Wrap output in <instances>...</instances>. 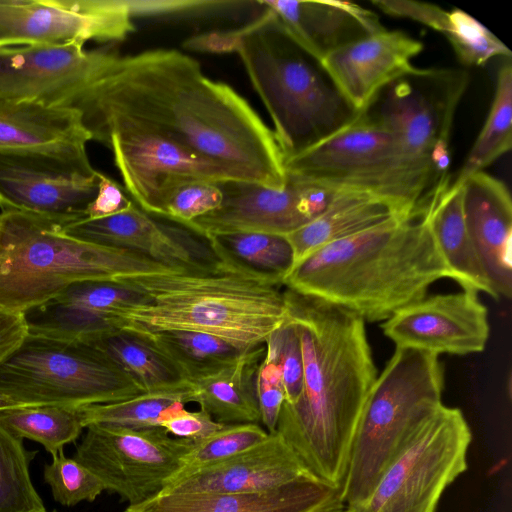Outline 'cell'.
<instances>
[{
  "label": "cell",
  "mask_w": 512,
  "mask_h": 512,
  "mask_svg": "<svg viewBox=\"0 0 512 512\" xmlns=\"http://www.w3.org/2000/svg\"><path fill=\"white\" fill-rule=\"evenodd\" d=\"M73 108L84 126L128 122L222 166L236 180L273 189L287 184L272 129L238 92L208 78L197 60L178 50L119 56Z\"/></svg>",
  "instance_id": "1"
},
{
  "label": "cell",
  "mask_w": 512,
  "mask_h": 512,
  "mask_svg": "<svg viewBox=\"0 0 512 512\" xmlns=\"http://www.w3.org/2000/svg\"><path fill=\"white\" fill-rule=\"evenodd\" d=\"M303 358L302 390L283 403L276 433L315 477L342 489L366 398L378 375L356 313L284 287Z\"/></svg>",
  "instance_id": "2"
},
{
  "label": "cell",
  "mask_w": 512,
  "mask_h": 512,
  "mask_svg": "<svg viewBox=\"0 0 512 512\" xmlns=\"http://www.w3.org/2000/svg\"><path fill=\"white\" fill-rule=\"evenodd\" d=\"M442 279L455 281L419 210L318 248L283 286L383 322Z\"/></svg>",
  "instance_id": "3"
},
{
  "label": "cell",
  "mask_w": 512,
  "mask_h": 512,
  "mask_svg": "<svg viewBox=\"0 0 512 512\" xmlns=\"http://www.w3.org/2000/svg\"><path fill=\"white\" fill-rule=\"evenodd\" d=\"M212 251L216 258L207 264L117 279L141 300L113 314L115 327L193 330L247 347L265 344L287 319L283 283Z\"/></svg>",
  "instance_id": "4"
},
{
  "label": "cell",
  "mask_w": 512,
  "mask_h": 512,
  "mask_svg": "<svg viewBox=\"0 0 512 512\" xmlns=\"http://www.w3.org/2000/svg\"><path fill=\"white\" fill-rule=\"evenodd\" d=\"M186 46L238 53L271 117L285 163L360 113L336 88L321 62L299 47L265 9L260 18L243 28L201 34L189 39Z\"/></svg>",
  "instance_id": "5"
},
{
  "label": "cell",
  "mask_w": 512,
  "mask_h": 512,
  "mask_svg": "<svg viewBox=\"0 0 512 512\" xmlns=\"http://www.w3.org/2000/svg\"><path fill=\"white\" fill-rule=\"evenodd\" d=\"M175 270L128 249L69 236L42 218L0 213V308L10 312L23 314L79 282Z\"/></svg>",
  "instance_id": "6"
},
{
  "label": "cell",
  "mask_w": 512,
  "mask_h": 512,
  "mask_svg": "<svg viewBox=\"0 0 512 512\" xmlns=\"http://www.w3.org/2000/svg\"><path fill=\"white\" fill-rule=\"evenodd\" d=\"M444 370L439 356L396 347L377 375L354 434L341 499L364 503L415 428L440 405Z\"/></svg>",
  "instance_id": "7"
},
{
  "label": "cell",
  "mask_w": 512,
  "mask_h": 512,
  "mask_svg": "<svg viewBox=\"0 0 512 512\" xmlns=\"http://www.w3.org/2000/svg\"><path fill=\"white\" fill-rule=\"evenodd\" d=\"M469 75L459 69H416L393 81L366 109L394 136L410 201L426 203L448 184L449 138Z\"/></svg>",
  "instance_id": "8"
},
{
  "label": "cell",
  "mask_w": 512,
  "mask_h": 512,
  "mask_svg": "<svg viewBox=\"0 0 512 512\" xmlns=\"http://www.w3.org/2000/svg\"><path fill=\"white\" fill-rule=\"evenodd\" d=\"M141 388L89 344L27 335L0 365V396L22 406L83 407Z\"/></svg>",
  "instance_id": "9"
},
{
  "label": "cell",
  "mask_w": 512,
  "mask_h": 512,
  "mask_svg": "<svg viewBox=\"0 0 512 512\" xmlns=\"http://www.w3.org/2000/svg\"><path fill=\"white\" fill-rule=\"evenodd\" d=\"M471 441L462 411L440 405L415 428L369 498L348 512H435L445 489L467 470Z\"/></svg>",
  "instance_id": "10"
},
{
  "label": "cell",
  "mask_w": 512,
  "mask_h": 512,
  "mask_svg": "<svg viewBox=\"0 0 512 512\" xmlns=\"http://www.w3.org/2000/svg\"><path fill=\"white\" fill-rule=\"evenodd\" d=\"M288 179L331 191L371 193L411 214L393 134L367 110L285 163Z\"/></svg>",
  "instance_id": "11"
},
{
  "label": "cell",
  "mask_w": 512,
  "mask_h": 512,
  "mask_svg": "<svg viewBox=\"0 0 512 512\" xmlns=\"http://www.w3.org/2000/svg\"><path fill=\"white\" fill-rule=\"evenodd\" d=\"M99 176L86 148L0 151L1 213L35 216L61 227L84 219Z\"/></svg>",
  "instance_id": "12"
},
{
  "label": "cell",
  "mask_w": 512,
  "mask_h": 512,
  "mask_svg": "<svg viewBox=\"0 0 512 512\" xmlns=\"http://www.w3.org/2000/svg\"><path fill=\"white\" fill-rule=\"evenodd\" d=\"M86 429L74 459L89 469L105 490L118 494L128 506L160 494L195 444L171 436L161 427Z\"/></svg>",
  "instance_id": "13"
},
{
  "label": "cell",
  "mask_w": 512,
  "mask_h": 512,
  "mask_svg": "<svg viewBox=\"0 0 512 512\" xmlns=\"http://www.w3.org/2000/svg\"><path fill=\"white\" fill-rule=\"evenodd\" d=\"M85 128L111 150L125 190L148 214L161 217L168 193L184 180H236L222 166L128 122L105 119Z\"/></svg>",
  "instance_id": "14"
},
{
  "label": "cell",
  "mask_w": 512,
  "mask_h": 512,
  "mask_svg": "<svg viewBox=\"0 0 512 512\" xmlns=\"http://www.w3.org/2000/svg\"><path fill=\"white\" fill-rule=\"evenodd\" d=\"M84 45L0 47V98L73 108L119 58L111 48Z\"/></svg>",
  "instance_id": "15"
},
{
  "label": "cell",
  "mask_w": 512,
  "mask_h": 512,
  "mask_svg": "<svg viewBox=\"0 0 512 512\" xmlns=\"http://www.w3.org/2000/svg\"><path fill=\"white\" fill-rule=\"evenodd\" d=\"M134 31L126 0H0V47L120 42Z\"/></svg>",
  "instance_id": "16"
},
{
  "label": "cell",
  "mask_w": 512,
  "mask_h": 512,
  "mask_svg": "<svg viewBox=\"0 0 512 512\" xmlns=\"http://www.w3.org/2000/svg\"><path fill=\"white\" fill-rule=\"evenodd\" d=\"M221 205L184 228L209 239L233 233H264L286 236L318 217L334 192L287 178L284 189L226 180L217 183Z\"/></svg>",
  "instance_id": "17"
},
{
  "label": "cell",
  "mask_w": 512,
  "mask_h": 512,
  "mask_svg": "<svg viewBox=\"0 0 512 512\" xmlns=\"http://www.w3.org/2000/svg\"><path fill=\"white\" fill-rule=\"evenodd\" d=\"M475 290L425 296L382 322L396 347L452 355L484 351L490 335L488 311Z\"/></svg>",
  "instance_id": "18"
},
{
  "label": "cell",
  "mask_w": 512,
  "mask_h": 512,
  "mask_svg": "<svg viewBox=\"0 0 512 512\" xmlns=\"http://www.w3.org/2000/svg\"><path fill=\"white\" fill-rule=\"evenodd\" d=\"M65 234L87 242L128 249L172 268L212 262L216 256L196 234L153 219L135 203L125 211L100 219H81L61 227Z\"/></svg>",
  "instance_id": "19"
},
{
  "label": "cell",
  "mask_w": 512,
  "mask_h": 512,
  "mask_svg": "<svg viewBox=\"0 0 512 512\" xmlns=\"http://www.w3.org/2000/svg\"><path fill=\"white\" fill-rule=\"evenodd\" d=\"M423 44L401 31L384 29L327 55L321 65L348 103L365 111L380 91L413 72Z\"/></svg>",
  "instance_id": "20"
},
{
  "label": "cell",
  "mask_w": 512,
  "mask_h": 512,
  "mask_svg": "<svg viewBox=\"0 0 512 512\" xmlns=\"http://www.w3.org/2000/svg\"><path fill=\"white\" fill-rule=\"evenodd\" d=\"M313 477L274 432L245 452L168 483L160 494L263 492Z\"/></svg>",
  "instance_id": "21"
},
{
  "label": "cell",
  "mask_w": 512,
  "mask_h": 512,
  "mask_svg": "<svg viewBox=\"0 0 512 512\" xmlns=\"http://www.w3.org/2000/svg\"><path fill=\"white\" fill-rule=\"evenodd\" d=\"M299 47L321 62L335 50L384 30L371 10L350 1H258Z\"/></svg>",
  "instance_id": "22"
},
{
  "label": "cell",
  "mask_w": 512,
  "mask_h": 512,
  "mask_svg": "<svg viewBox=\"0 0 512 512\" xmlns=\"http://www.w3.org/2000/svg\"><path fill=\"white\" fill-rule=\"evenodd\" d=\"M464 219L473 247L500 296L512 295V202L506 185L484 171L462 184Z\"/></svg>",
  "instance_id": "23"
},
{
  "label": "cell",
  "mask_w": 512,
  "mask_h": 512,
  "mask_svg": "<svg viewBox=\"0 0 512 512\" xmlns=\"http://www.w3.org/2000/svg\"><path fill=\"white\" fill-rule=\"evenodd\" d=\"M341 493L313 477L263 492L159 494L125 512H319L343 503Z\"/></svg>",
  "instance_id": "24"
},
{
  "label": "cell",
  "mask_w": 512,
  "mask_h": 512,
  "mask_svg": "<svg viewBox=\"0 0 512 512\" xmlns=\"http://www.w3.org/2000/svg\"><path fill=\"white\" fill-rule=\"evenodd\" d=\"M91 140L76 109L0 98V151L55 152Z\"/></svg>",
  "instance_id": "25"
},
{
  "label": "cell",
  "mask_w": 512,
  "mask_h": 512,
  "mask_svg": "<svg viewBox=\"0 0 512 512\" xmlns=\"http://www.w3.org/2000/svg\"><path fill=\"white\" fill-rule=\"evenodd\" d=\"M413 214L371 193L334 191L330 203L318 217L285 236L293 250V267L322 246Z\"/></svg>",
  "instance_id": "26"
},
{
  "label": "cell",
  "mask_w": 512,
  "mask_h": 512,
  "mask_svg": "<svg viewBox=\"0 0 512 512\" xmlns=\"http://www.w3.org/2000/svg\"><path fill=\"white\" fill-rule=\"evenodd\" d=\"M450 183L433 193L426 205L421 208L422 217L452 271L455 282L462 289L484 292L494 299H499L467 231L462 205V186L451 187Z\"/></svg>",
  "instance_id": "27"
},
{
  "label": "cell",
  "mask_w": 512,
  "mask_h": 512,
  "mask_svg": "<svg viewBox=\"0 0 512 512\" xmlns=\"http://www.w3.org/2000/svg\"><path fill=\"white\" fill-rule=\"evenodd\" d=\"M265 344L251 348L216 372L190 382L192 402L222 424L259 423L256 377Z\"/></svg>",
  "instance_id": "28"
},
{
  "label": "cell",
  "mask_w": 512,
  "mask_h": 512,
  "mask_svg": "<svg viewBox=\"0 0 512 512\" xmlns=\"http://www.w3.org/2000/svg\"><path fill=\"white\" fill-rule=\"evenodd\" d=\"M137 334L160 352L189 383L218 371L253 348L193 330H161Z\"/></svg>",
  "instance_id": "29"
},
{
  "label": "cell",
  "mask_w": 512,
  "mask_h": 512,
  "mask_svg": "<svg viewBox=\"0 0 512 512\" xmlns=\"http://www.w3.org/2000/svg\"><path fill=\"white\" fill-rule=\"evenodd\" d=\"M86 344L128 375L143 392L187 383L174 366L137 333L117 328Z\"/></svg>",
  "instance_id": "30"
},
{
  "label": "cell",
  "mask_w": 512,
  "mask_h": 512,
  "mask_svg": "<svg viewBox=\"0 0 512 512\" xmlns=\"http://www.w3.org/2000/svg\"><path fill=\"white\" fill-rule=\"evenodd\" d=\"M192 395V386L187 382L168 389L142 392L117 402L79 407V412L84 428H159L161 414L176 402H192Z\"/></svg>",
  "instance_id": "31"
},
{
  "label": "cell",
  "mask_w": 512,
  "mask_h": 512,
  "mask_svg": "<svg viewBox=\"0 0 512 512\" xmlns=\"http://www.w3.org/2000/svg\"><path fill=\"white\" fill-rule=\"evenodd\" d=\"M512 146V64L500 67L494 99L487 119L451 187H461L474 173L493 163Z\"/></svg>",
  "instance_id": "32"
},
{
  "label": "cell",
  "mask_w": 512,
  "mask_h": 512,
  "mask_svg": "<svg viewBox=\"0 0 512 512\" xmlns=\"http://www.w3.org/2000/svg\"><path fill=\"white\" fill-rule=\"evenodd\" d=\"M0 423L14 435L42 444L52 455L76 440L84 428L79 407L55 405L2 410Z\"/></svg>",
  "instance_id": "33"
},
{
  "label": "cell",
  "mask_w": 512,
  "mask_h": 512,
  "mask_svg": "<svg viewBox=\"0 0 512 512\" xmlns=\"http://www.w3.org/2000/svg\"><path fill=\"white\" fill-rule=\"evenodd\" d=\"M216 250L240 266L283 283L294 264L293 250L282 235L233 233L206 239Z\"/></svg>",
  "instance_id": "34"
},
{
  "label": "cell",
  "mask_w": 512,
  "mask_h": 512,
  "mask_svg": "<svg viewBox=\"0 0 512 512\" xmlns=\"http://www.w3.org/2000/svg\"><path fill=\"white\" fill-rule=\"evenodd\" d=\"M35 454L0 423V512H46L29 474Z\"/></svg>",
  "instance_id": "35"
},
{
  "label": "cell",
  "mask_w": 512,
  "mask_h": 512,
  "mask_svg": "<svg viewBox=\"0 0 512 512\" xmlns=\"http://www.w3.org/2000/svg\"><path fill=\"white\" fill-rule=\"evenodd\" d=\"M268 435L267 430L257 423L225 424L209 437L194 444L168 483L245 452L264 441Z\"/></svg>",
  "instance_id": "36"
},
{
  "label": "cell",
  "mask_w": 512,
  "mask_h": 512,
  "mask_svg": "<svg viewBox=\"0 0 512 512\" xmlns=\"http://www.w3.org/2000/svg\"><path fill=\"white\" fill-rule=\"evenodd\" d=\"M458 59L472 66L484 65L496 56L511 58V51L483 24L460 9L450 12L445 34Z\"/></svg>",
  "instance_id": "37"
},
{
  "label": "cell",
  "mask_w": 512,
  "mask_h": 512,
  "mask_svg": "<svg viewBox=\"0 0 512 512\" xmlns=\"http://www.w3.org/2000/svg\"><path fill=\"white\" fill-rule=\"evenodd\" d=\"M44 479L51 487L54 499L64 506L81 501L93 502L104 489L101 481L74 458H67L63 450L52 455L45 466Z\"/></svg>",
  "instance_id": "38"
},
{
  "label": "cell",
  "mask_w": 512,
  "mask_h": 512,
  "mask_svg": "<svg viewBox=\"0 0 512 512\" xmlns=\"http://www.w3.org/2000/svg\"><path fill=\"white\" fill-rule=\"evenodd\" d=\"M218 182L188 179L178 183L168 193L162 216L182 227L215 209L222 203Z\"/></svg>",
  "instance_id": "39"
},
{
  "label": "cell",
  "mask_w": 512,
  "mask_h": 512,
  "mask_svg": "<svg viewBox=\"0 0 512 512\" xmlns=\"http://www.w3.org/2000/svg\"><path fill=\"white\" fill-rule=\"evenodd\" d=\"M54 299L113 317L114 313L138 303L141 295L116 280L84 281L69 286Z\"/></svg>",
  "instance_id": "40"
},
{
  "label": "cell",
  "mask_w": 512,
  "mask_h": 512,
  "mask_svg": "<svg viewBox=\"0 0 512 512\" xmlns=\"http://www.w3.org/2000/svg\"><path fill=\"white\" fill-rule=\"evenodd\" d=\"M265 354L279 366L285 389V402L294 403L303 385V358L295 324L286 321L273 331L265 343Z\"/></svg>",
  "instance_id": "41"
},
{
  "label": "cell",
  "mask_w": 512,
  "mask_h": 512,
  "mask_svg": "<svg viewBox=\"0 0 512 512\" xmlns=\"http://www.w3.org/2000/svg\"><path fill=\"white\" fill-rule=\"evenodd\" d=\"M256 396L260 422L268 433H274L285 402V389L279 366L266 354L257 372Z\"/></svg>",
  "instance_id": "42"
},
{
  "label": "cell",
  "mask_w": 512,
  "mask_h": 512,
  "mask_svg": "<svg viewBox=\"0 0 512 512\" xmlns=\"http://www.w3.org/2000/svg\"><path fill=\"white\" fill-rule=\"evenodd\" d=\"M184 403L176 402L159 418V426L170 435L194 443L209 437L225 424L215 421L206 411H188Z\"/></svg>",
  "instance_id": "43"
},
{
  "label": "cell",
  "mask_w": 512,
  "mask_h": 512,
  "mask_svg": "<svg viewBox=\"0 0 512 512\" xmlns=\"http://www.w3.org/2000/svg\"><path fill=\"white\" fill-rule=\"evenodd\" d=\"M371 3L388 15L409 18L444 35L450 28V12L431 3L411 0H374Z\"/></svg>",
  "instance_id": "44"
},
{
  "label": "cell",
  "mask_w": 512,
  "mask_h": 512,
  "mask_svg": "<svg viewBox=\"0 0 512 512\" xmlns=\"http://www.w3.org/2000/svg\"><path fill=\"white\" fill-rule=\"evenodd\" d=\"M135 202L125 188L100 172L98 190L88 205L84 219H100L118 214Z\"/></svg>",
  "instance_id": "45"
},
{
  "label": "cell",
  "mask_w": 512,
  "mask_h": 512,
  "mask_svg": "<svg viewBox=\"0 0 512 512\" xmlns=\"http://www.w3.org/2000/svg\"><path fill=\"white\" fill-rule=\"evenodd\" d=\"M132 17L165 16L211 10L214 6L228 5L226 1L192 0H126Z\"/></svg>",
  "instance_id": "46"
},
{
  "label": "cell",
  "mask_w": 512,
  "mask_h": 512,
  "mask_svg": "<svg viewBox=\"0 0 512 512\" xmlns=\"http://www.w3.org/2000/svg\"><path fill=\"white\" fill-rule=\"evenodd\" d=\"M27 335L23 314L0 308V365L21 345Z\"/></svg>",
  "instance_id": "47"
},
{
  "label": "cell",
  "mask_w": 512,
  "mask_h": 512,
  "mask_svg": "<svg viewBox=\"0 0 512 512\" xmlns=\"http://www.w3.org/2000/svg\"><path fill=\"white\" fill-rule=\"evenodd\" d=\"M21 406L22 405L18 403H15L5 397L0 396V411Z\"/></svg>",
  "instance_id": "48"
},
{
  "label": "cell",
  "mask_w": 512,
  "mask_h": 512,
  "mask_svg": "<svg viewBox=\"0 0 512 512\" xmlns=\"http://www.w3.org/2000/svg\"><path fill=\"white\" fill-rule=\"evenodd\" d=\"M319 512H348V510L343 503H338Z\"/></svg>",
  "instance_id": "49"
}]
</instances>
